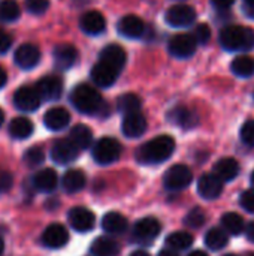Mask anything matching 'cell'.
Listing matches in <instances>:
<instances>
[{
  "label": "cell",
  "instance_id": "6da1fadb",
  "mask_svg": "<svg viewBox=\"0 0 254 256\" xmlns=\"http://www.w3.org/2000/svg\"><path fill=\"white\" fill-rule=\"evenodd\" d=\"M174 150V138L169 135H160L141 146L138 150V160L142 164H162L172 156Z\"/></svg>",
  "mask_w": 254,
  "mask_h": 256
},
{
  "label": "cell",
  "instance_id": "7a4b0ae2",
  "mask_svg": "<svg viewBox=\"0 0 254 256\" xmlns=\"http://www.w3.org/2000/svg\"><path fill=\"white\" fill-rule=\"evenodd\" d=\"M219 39L228 51H250L254 48V30L246 26H228L220 32Z\"/></svg>",
  "mask_w": 254,
  "mask_h": 256
},
{
  "label": "cell",
  "instance_id": "3957f363",
  "mask_svg": "<svg viewBox=\"0 0 254 256\" xmlns=\"http://www.w3.org/2000/svg\"><path fill=\"white\" fill-rule=\"evenodd\" d=\"M70 102L82 114H99L105 108L100 93L88 84L76 86L70 93Z\"/></svg>",
  "mask_w": 254,
  "mask_h": 256
},
{
  "label": "cell",
  "instance_id": "277c9868",
  "mask_svg": "<svg viewBox=\"0 0 254 256\" xmlns=\"http://www.w3.org/2000/svg\"><path fill=\"white\" fill-rule=\"evenodd\" d=\"M121 156V144L111 136L100 138L93 147V159L100 165H109Z\"/></svg>",
  "mask_w": 254,
  "mask_h": 256
},
{
  "label": "cell",
  "instance_id": "5b68a950",
  "mask_svg": "<svg viewBox=\"0 0 254 256\" xmlns=\"http://www.w3.org/2000/svg\"><path fill=\"white\" fill-rule=\"evenodd\" d=\"M193 180V174L189 166L186 165H174L171 166L163 177V184L169 190H181L186 189Z\"/></svg>",
  "mask_w": 254,
  "mask_h": 256
},
{
  "label": "cell",
  "instance_id": "8992f818",
  "mask_svg": "<svg viewBox=\"0 0 254 256\" xmlns=\"http://www.w3.org/2000/svg\"><path fill=\"white\" fill-rule=\"evenodd\" d=\"M198 42L192 33H178L169 39L168 50L177 58H189L196 52Z\"/></svg>",
  "mask_w": 254,
  "mask_h": 256
},
{
  "label": "cell",
  "instance_id": "52a82bcc",
  "mask_svg": "<svg viewBox=\"0 0 254 256\" xmlns=\"http://www.w3.org/2000/svg\"><path fill=\"white\" fill-rule=\"evenodd\" d=\"M165 20L172 27H189L196 21V10L189 4H174L168 9Z\"/></svg>",
  "mask_w": 254,
  "mask_h": 256
},
{
  "label": "cell",
  "instance_id": "ba28073f",
  "mask_svg": "<svg viewBox=\"0 0 254 256\" xmlns=\"http://www.w3.org/2000/svg\"><path fill=\"white\" fill-rule=\"evenodd\" d=\"M162 231V225L157 219L154 218H144L138 220L133 226V237L139 243L150 244L154 242Z\"/></svg>",
  "mask_w": 254,
  "mask_h": 256
},
{
  "label": "cell",
  "instance_id": "9c48e42d",
  "mask_svg": "<svg viewBox=\"0 0 254 256\" xmlns=\"http://www.w3.org/2000/svg\"><path fill=\"white\" fill-rule=\"evenodd\" d=\"M79 154V148L69 140V138H64V140H57L51 148V158L55 164H60V165H66V164H70L73 162Z\"/></svg>",
  "mask_w": 254,
  "mask_h": 256
},
{
  "label": "cell",
  "instance_id": "30bf717a",
  "mask_svg": "<svg viewBox=\"0 0 254 256\" xmlns=\"http://www.w3.org/2000/svg\"><path fill=\"white\" fill-rule=\"evenodd\" d=\"M43 100H57L63 93V81L55 75H48L40 78L34 87Z\"/></svg>",
  "mask_w": 254,
  "mask_h": 256
},
{
  "label": "cell",
  "instance_id": "8fae6325",
  "mask_svg": "<svg viewBox=\"0 0 254 256\" xmlns=\"http://www.w3.org/2000/svg\"><path fill=\"white\" fill-rule=\"evenodd\" d=\"M40 96L37 93L36 88L31 87H21L15 92L13 94V105L19 110V111H25V112H31L36 111L40 105Z\"/></svg>",
  "mask_w": 254,
  "mask_h": 256
},
{
  "label": "cell",
  "instance_id": "7c38bea8",
  "mask_svg": "<svg viewBox=\"0 0 254 256\" xmlns=\"http://www.w3.org/2000/svg\"><path fill=\"white\" fill-rule=\"evenodd\" d=\"M67 219H69L70 226L78 232H88L94 228V224H96L94 214L85 207L72 208L67 214Z\"/></svg>",
  "mask_w": 254,
  "mask_h": 256
},
{
  "label": "cell",
  "instance_id": "4fadbf2b",
  "mask_svg": "<svg viewBox=\"0 0 254 256\" xmlns=\"http://www.w3.org/2000/svg\"><path fill=\"white\" fill-rule=\"evenodd\" d=\"M118 75H120L118 69H115L111 64L100 62V60L91 68V72H90L93 82L99 87H111L117 81Z\"/></svg>",
  "mask_w": 254,
  "mask_h": 256
},
{
  "label": "cell",
  "instance_id": "5bb4252c",
  "mask_svg": "<svg viewBox=\"0 0 254 256\" xmlns=\"http://www.w3.org/2000/svg\"><path fill=\"white\" fill-rule=\"evenodd\" d=\"M42 242L49 249H60V248H63V246L67 244V242H69V232H67V230L63 225L52 224V225H49L43 231Z\"/></svg>",
  "mask_w": 254,
  "mask_h": 256
},
{
  "label": "cell",
  "instance_id": "9a60e30c",
  "mask_svg": "<svg viewBox=\"0 0 254 256\" xmlns=\"http://www.w3.org/2000/svg\"><path fill=\"white\" fill-rule=\"evenodd\" d=\"M198 192L205 200H216L223 192V182L214 172L205 174L198 182Z\"/></svg>",
  "mask_w": 254,
  "mask_h": 256
},
{
  "label": "cell",
  "instance_id": "2e32d148",
  "mask_svg": "<svg viewBox=\"0 0 254 256\" xmlns=\"http://www.w3.org/2000/svg\"><path fill=\"white\" fill-rule=\"evenodd\" d=\"M15 63L22 69H31L34 68L40 60V51L36 45L31 44H22L15 51Z\"/></svg>",
  "mask_w": 254,
  "mask_h": 256
},
{
  "label": "cell",
  "instance_id": "e0dca14e",
  "mask_svg": "<svg viewBox=\"0 0 254 256\" xmlns=\"http://www.w3.org/2000/svg\"><path fill=\"white\" fill-rule=\"evenodd\" d=\"M121 130L127 138H139L147 130V118L141 112H132L124 116Z\"/></svg>",
  "mask_w": 254,
  "mask_h": 256
},
{
  "label": "cell",
  "instance_id": "ac0fdd59",
  "mask_svg": "<svg viewBox=\"0 0 254 256\" xmlns=\"http://www.w3.org/2000/svg\"><path fill=\"white\" fill-rule=\"evenodd\" d=\"M81 30L85 32L87 34H100L106 28V20L99 10H88L85 12L81 20H79Z\"/></svg>",
  "mask_w": 254,
  "mask_h": 256
},
{
  "label": "cell",
  "instance_id": "d6986e66",
  "mask_svg": "<svg viewBox=\"0 0 254 256\" xmlns=\"http://www.w3.org/2000/svg\"><path fill=\"white\" fill-rule=\"evenodd\" d=\"M120 34H123L124 38H129V39H136V38H141L145 32V24L144 21L136 16V15H124L120 21H118V26H117Z\"/></svg>",
  "mask_w": 254,
  "mask_h": 256
},
{
  "label": "cell",
  "instance_id": "ffe728a7",
  "mask_svg": "<svg viewBox=\"0 0 254 256\" xmlns=\"http://www.w3.org/2000/svg\"><path fill=\"white\" fill-rule=\"evenodd\" d=\"M78 60V51L73 45H58L54 50V64L60 70L70 69Z\"/></svg>",
  "mask_w": 254,
  "mask_h": 256
},
{
  "label": "cell",
  "instance_id": "44dd1931",
  "mask_svg": "<svg viewBox=\"0 0 254 256\" xmlns=\"http://www.w3.org/2000/svg\"><path fill=\"white\" fill-rule=\"evenodd\" d=\"M69 122H70V114L66 108L61 106L51 108L43 116V124L49 130H61L69 124Z\"/></svg>",
  "mask_w": 254,
  "mask_h": 256
},
{
  "label": "cell",
  "instance_id": "7402d4cb",
  "mask_svg": "<svg viewBox=\"0 0 254 256\" xmlns=\"http://www.w3.org/2000/svg\"><path fill=\"white\" fill-rule=\"evenodd\" d=\"M99 58H100V62H105V63L111 64L112 68H115V69H118V70L121 72V69H123L124 64H126L127 56H126V51H124L120 45L111 44V45H106V46L100 51Z\"/></svg>",
  "mask_w": 254,
  "mask_h": 256
},
{
  "label": "cell",
  "instance_id": "603a6c76",
  "mask_svg": "<svg viewBox=\"0 0 254 256\" xmlns=\"http://www.w3.org/2000/svg\"><path fill=\"white\" fill-rule=\"evenodd\" d=\"M58 184V177H57V172L51 168H45V170H40L39 172L34 174L33 177V186L40 190V192H45V194H49L52 190H55Z\"/></svg>",
  "mask_w": 254,
  "mask_h": 256
},
{
  "label": "cell",
  "instance_id": "cb8c5ba5",
  "mask_svg": "<svg viewBox=\"0 0 254 256\" xmlns=\"http://www.w3.org/2000/svg\"><path fill=\"white\" fill-rule=\"evenodd\" d=\"M168 118L175 123L177 126L183 128V129H190V128H195L198 124V116L186 108V106H177L174 108L169 114H168Z\"/></svg>",
  "mask_w": 254,
  "mask_h": 256
},
{
  "label": "cell",
  "instance_id": "d4e9b609",
  "mask_svg": "<svg viewBox=\"0 0 254 256\" xmlns=\"http://www.w3.org/2000/svg\"><path fill=\"white\" fill-rule=\"evenodd\" d=\"M214 174L222 182H232L240 174V165L232 158H223L214 165Z\"/></svg>",
  "mask_w": 254,
  "mask_h": 256
},
{
  "label": "cell",
  "instance_id": "484cf974",
  "mask_svg": "<svg viewBox=\"0 0 254 256\" xmlns=\"http://www.w3.org/2000/svg\"><path fill=\"white\" fill-rule=\"evenodd\" d=\"M102 228L108 234H114V236L123 234L127 230V219L123 214L117 213V212H111V213L103 216Z\"/></svg>",
  "mask_w": 254,
  "mask_h": 256
},
{
  "label": "cell",
  "instance_id": "4316f807",
  "mask_svg": "<svg viewBox=\"0 0 254 256\" xmlns=\"http://www.w3.org/2000/svg\"><path fill=\"white\" fill-rule=\"evenodd\" d=\"M85 174L81 170H69L61 178V186L67 194H76L85 188Z\"/></svg>",
  "mask_w": 254,
  "mask_h": 256
},
{
  "label": "cell",
  "instance_id": "83f0119b",
  "mask_svg": "<svg viewBox=\"0 0 254 256\" xmlns=\"http://www.w3.org/2000/svg\"><path fill=\"white\" fill-rule=\"evenodd\" d=\"M90 252L93 256H117L120 252V246L109 237H99L93 242Z\"/></svg>",
  "mask_w": 254,
  "mask_h": 256
},
{
  "label": "cell",
  "instance_id": "f1b7e54d",
  "mask_svg": "<svg viewBox=\"0 0 254 256\" xmlns=\"http://www.w3.org/2000/svg\"><path fill=\"white\" fill-rule=\"evenodd\" d=\"M69 140L79 148V150H85L91 146L93 142V132L88 126L85 124H76L70 129L69 134Z\"/></svg>",
  "mask_w": 254,
  "mask_h": 256
},
{
  "label": "cell",
  "instance_id": "f546056e",
  "mask_svg": "<svg viewBox=\"0 0 254 256\" xmlns=\"http://www.w3.org/2000/svg\"><path fill=\"white\" fill-rule=\"evenodd\" d=\"M231 69L237 76L241 78H250L254 75V57L243 54L238 56L232 60L231 63Z\"/></svg>",
  "mask_w": 254,
  "mask_h": 256
},
{
  "label": "cell",
  "instance_id": "4dcf8cb0",
  "mask_svg": "<svg viewBox=\"0 0 254 256\" xmlns=\"http://www.w3.org/2000/svg\"><path fill=\"white\" fill-rule=\"evenodd\" d=\"M9 134L15 140H25L33 134V123L27 117H15L9 123Z\"/></svg>",
  "mask_w": 254,
  "mask_h": 256
},
{
  "label": "cell",
  "instance_id": "1f68e13d",
  "mask_svg": "<svg viewBox=\"0 0 254 256\" xmlns=\"http://www.w3.org/2000/svg\"><path fill=\"white\" fill-rule=\"evenodd\" d=\"M222 225H223L225 231L232 236H240L241 232L246 231L244 219L238 213H226L222 218Z\"/></svg>",
  "mask_w": 254,
  "mask_h": 256
},
{
  "label": "cell",
  "instance_id": "d6a6232c",
  "mask_svg": "<svg viewBox=\"0 0 254 256\" xmlns=\"http://www.w3.org/2000/svg\"><path fill=\"white\" fill-rule=\"evenodd\" d=\"M117 106H118V110L121 112H124V116L132 114V112H139V110H141V99L135 93H124V94H121L118 98Z\"/></svg>",
  "mask_w": 254,
  "mask_h": 256
},
{
  "label": "cell",
  "instance_id": "836d02e7",
  "mask_svg": "<svg viewBox=\"0 0 254 256\" xmlns=\"http://www.w3.org/2000/svg\"><path fill=\"white\" fill-rule=\"evenodd\" d=\"M228 232L219 228H213L207 232L205 236V244L211 249V250H220L223 248H226L228 244Z\"/></svg>",
  "mask_w": 254,
  "mask_h": 256
},
{
  "label": "cell",
  "instance_id": "e575fe53",
  "mask_svg": "<svg viewBox=\"0 0 254 256\" xmlns=\"http://www.w3.org/2000/svg\"><path fill=\"white\" fill-rule=\"evenodd\" d=\"M166 244L172 250H184V249H189L193 244V237L189 232L177 231V232L171 234L166 238Z\"/></svg>",
  "mask_w": 254,
  "mask_h": 256
},
{
  "label": "cell",
  "instance_id": "d590c367",
  "mask_svg": "<svg viewBox=\"0 0 254 256\" xmlns=\"http://www.w3.org/2000/svg\"><path fill=\"white\" fill-rule=\"evenodd\" d=\"M21 15L19 6L13 0H0V21L12 22Z\"/></svg>",
  "mask_w": 254,
  "mask_h": 256
},
{
  "label": "cell",
  "instance_id": "8d00e7d4",
  "mask_svg": "<svg viewBox=\"0 0 254 256\" xmlns=\"http://www.w3.org/2000/svg\"><path fill=\"white\" fill-rule=\"evenodd\" d=\"M24 160L28 166H39L45 160V153L40 147H31L24 153Z\"/></svg>",
  "mask_w": 254,
  "mask_h": 256
},
{
  "label": "cell",
  "instance_id": "74e56055",
  "mask_svg": "<svg viewBox=\"0 0 254 256\" xmlns=\"http://www.w3.org/2000/svg\"><path fill=\"white\" fill-rule=\"evenodd\" d=\"M184 224L190 228H201L205 224V213L201 208H193L187 216Z\"/></svg>",
  "mask_w": 254,
  "mask_h": 256
},
{
  "label": "cell",
  "instance_id": "f35d334b",
  "mask_svg": "<svg viewBox=\"0 0 254 256\" xmlns=\"http://www.w3.org/2000/svg\"><path fill=\"white\" fill-rule=\"evenodd\" d=\"M240 135H241V140L246 146L254 147V120H249L243 124Z\"/></svg>",
  "mask_w": 254,
  "mask_h": 256
},
{
  "label": "cell",
  "instance_id": "ab89813d",
  "mask_svg": "<svg viewBox=\"0 0 254 256\" xmlns=\"http://www.w3.org/2000/svg\"><path fill=\"white\" fill-rule=\"evenodd\" d=\"M192 34L195 36L198 44H207L211 39V28L208 24H198Z\"/></svg>",
  "mask_w": 254,
  "mask_h": 256
},
{
  "label": "cell",
  "instance_id": "60d3db41",
  "mask_svg": "<svg viewBox=\"0 0 254 256\" xmlns=\"http://www.w3.org/2000/svg\"><path fill=\"white\" fill-rule=\"evenodd\" d=\"M49 6V2L48 0H25V8L30 14H34V15H39V14H43Z\"/></svg>",
  "mask_w": 254,
  "mask_h": 256
},
{
  "label": "cell",
  "instance_id": "b9f144b4",
  "mask_svg": "<svg viewBox=\"0 0 254 256\" xmlns=\"http://www.w3.org/2000/svg\"><path fill=\"white\" fill-rule=\"evenodd\" d=\"M241 206L244 210H247L249 213H254V189H249L241 195L240 200Z\"/></svg>",
  "mask_w": 254,
  "mask_h": 256
},
{
  "label": "cell",
  "instance_id": "7bdbcfd3",
  "mask_svg": "<svg viewBox=\"0 0 254 256\" xmlns=\"http://www.w3.org/2000/svg\"><path fill=\"white\" fill-rule=\"evenodd\" d=\"M12 46V36L4 30H0V54H4Z\"/></svg>",
  "mask_w": 254,
  "mask_h": 256
},
{
  "label": "cell",
  "instance_id": "ee69618b",
  "mask_svg": "<svg viewBox=\"0 0 254 256\" xmlns=\"http://www.w3.org/2000/svg\"><path fill=\"white\" fill-rule=\"evenodd\" d=\"M12 176L9 172H0V192H7L12 188Z\"/></svg>",
  "mask_w": 254,
  "mask_h": 256
},
{
  "label": "cell",
  "instance_id": "f6af8a7d",
  "mask_svg": "<svg viewBox=\"0 0 254 256\" xmlns=\"http://www.w3.org/2000/svg\"><path fill=\"white\" fill-rule=\"evenodd\" d=\"M211 3L217 9H228V8H231L235 3V0H211Z\"/></svg>",
  "mask_w": 254,
  "mask_h": 256
},
{
  "label": "cell",
  "instance_id": "bcb514c9",
  "mask_svg": "<svg viewBox=\"0 0 254 256\" xmlns=\"http://www.w3.org/2000/svg\"><path fill=\"white\" fill-rule=\"evenodd\" d=\"M244 232H246L247 240L254 243V222H250V224L246 226V231H244Z\"/></svg>",
  "mask_w": 254,
  "mask_h": 256
},
{
  "label": "cell",
  "instance_id": "7dc6e473",
  "mask_svg": "<svg viewBox=\"0 0 254 256\" xmlns=\"http://www.w3.org/2000/svg\"><path fill=\"white\" fill-rule=\"evenodd\" d=\"M6 81H7V75H6L4 69L0 66V88H1V87H4Z\"/></svg>",
  "mask_w": 254,
  "mask_h": 256
},
{
  "label": "cell",
  "instance_id": "c3c4849f",
  "mask_svg": "<svg viewBox=\"0 0 254 256\" xmlns=\"http://www.w3.org/2000/svg\"><path fill=\"white\" fill-rule=\"evenodd\" d=\"M159 256H178L177 255V252L175 250H172V249H165V250H162Z\"/></svg>",
  "mask_w": 254,
  "mask_h": 256
},
{
  "label": "cell",
  "instance_id": "681fc988",
  "mask_svg": "<svg viewBox=\"0 0 254 256\" xmlns=\"http://www.w3.org/2000/svg\"><path fill=\"white\" fill-rule=\"evenodd\" d=\"M130 256H150V254H147L145 250H136V252H133Z\"/></svg>",
  "mask_w": 254,
  "mask_h": 256
},
{
  "label": "cell",
  "instance_id": "f907efd6",
  "mask_svg": "<svg viewBox=\"0 0 254 256\" xmlns=\"http://www.w3.org/2000/svg\"><path fill=\"white\" fill-rule=\"evenodd\" d=\"M189 256H208V254H205L204 250H195V252H192Z\"/></svg>",
  "mask_w": 254,
  "mask_h": 256
},
{
  "label": "cell",
  "instance_id": "816d5d0a",
  "mask_svg": "<svg viewBox=\"0 0 254 256\" xmlns=\"http://www.w3.org/2000/svg\"><path fill=\"white\" fill-rule=\"evenodd\" d=\"M3 122H4V112H3V110L0 108V126L3 124Z\"/></svg>",
  "mask_w": 254,
  "mask_h": 256
},
{
  "label": "cell",
  "instance_id": "f5cc1de1",
  "mask_svg": "<svg viewBox=\"0 0 254 256\" xmlns=\"http://www.w3.org/2000/svg\"><path fill=\"white\" fill-rule=\"evenodd\" d=\"M3 250H4V243H3V240H1V237H0V256L3 254Z\"/></svg>",
  "mask_w": 254,
  "mask_h": 256
},
{
  "label": "cell",
  "instance_id": "db71d44e",
  "mask_svg": "<svg viewBox=\"0 0 254 256\" xmlns=\"http://www.w3.org/2000/svg\"><path fill=\"white\" fill-rule=\"evenodd\" d=\"M246 3H247V4H252V6H254V0H246Z\"/></svg>",
  "mask_w": 254,
  "mask_h": 256
},
{
  "label": "cell",
  "instance_id": "11a10c76",
  "mask_svg": "<svg viewBox=\"0 0 254 256\" xmlns=\"http://www.w3.org/2000/svg\"><path fill=\"white\" fill-rule=\"evenodd\" d=\"M252 183H253V186H254V171H253V174H252Z\"/></svg>",
  "mask_w": 254,
  "mask_h": 256
},
{
  "label": "cell",
  "instance_id": "9f6ffc18",
  "mask_svg": "<svg viewBox=\"0 0 254 256\" xmlns=\"http://www.w3.org/2000/svg\"><path fill=\"white\" fill-rule=\"evenodd\" d=\"M225 256H237V255H232V254H231V255H225Z\"/></svg>",
  "mask_w": 254,
  "mask_h": 256
},
{
  "label": "cell",
  "instance_id": "6f0895ef",
  "mask_svg": "<svg viewBox=\"0 0 254 256\" xmlns=\"http://www.w3.org/2000/svg\"><path fill=\"white\" fill-rule=\"evenodd\" d=\"M249 256H254V254H250V255H249Z\"/></svg>",
  "mask_w": 254,
  "mask_h": 256
},
{
  "label": "cell",
  "instance_id": "680465c9",
  "mask_svg": "<svg viewBox=\"0 0 254 256\" xmlns=\"http://www.w3.org/2000/svg\"><path fill=\"white\" fill-rule=\"evenodd\" d=\"M253 16H254V6H253Z\"/></svg>",
  "mask_w": 254,
  "mask_h": 256
},
{
  "label": "cell",
  "instance_id": "91938a15",
  "mask_svg": "<svg viewBox=\"0 0 254 256\" xmlns=\"http://www.w3.org/2000/svg\"><path fill=\"white\" fill-rule=\"evenodd\" d=\"M253 99H254V93H253Z\"/></svg>",
  "mask_w": 254,
  "mask_h": 256
}]
</instances>
